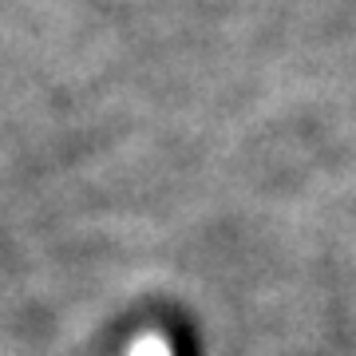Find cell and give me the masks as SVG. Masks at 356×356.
I'll list each match as a JSON object with an SVG mask.
<instances>
[{"label": "cell", "instance_id": "cell-1", "mask_svg": "<svg viewBox=\"0 0 356 356\" xmlns=\"http://www.w3.org/2000/svg\"><path fill=\"white\" fill-rule=\"evenodd\" d=\"M131 356H170V348L163 344V337H143Z\"/></svg>", "mask_w": 356, "mask_h": 356}]
</instances>
